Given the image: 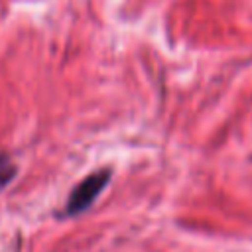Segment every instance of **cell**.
I'll return each instance as SVG.
<instances>
[{
  "instance_id": "cell-1",
  "label": "cell",
  "mask_w": 252,
  "mask_h": 252,
  "mask_svg": "<svg viewBox=\"0 0 252 252\" xmlns=\"http://www.w3.org/2000/svg\"><path fill=\"white\" fill-rule=\"evenodd\" d=\"M108 179H110V169H100V171H94V173L87 175L71 191V195L67 199V205H65V213L67 215H79L87 207H91V203L98 197V193L104 189Z\"/></svg>"
},
{
  "instance_id": "cell-2",
  "label": "cell",
  "mask_w": 252,
  "mask_h": 252,
  "mask_svg": "<svg viewBox=\"0 0 252 252\" xmlns=\"http://www.w3.org/2000/svg\"><path fill=\"white\" fill-rule=\"evenodd\" d=\"M14 173H16V167L12 165L10 158L8 156H0V189L10 183V179L14 177Z\"/></svg>"
}]
</instances>
